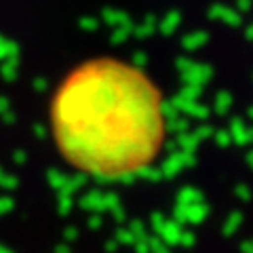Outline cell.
<instances>
[{
  "label": "cell",
  "instance_id": "6da1fadb",
  "mask_svg": "<svg viewBox=\"0 0 253 253\" xmlns=\"http://www.w3.org/2000/svg\"><path fill=\"white\" fill-rule=\"evenodd\" d=\"M61 154L99 177L152 165L165 137L163 101L148 78L118 61H93L61 83L51 104Z\"/></svg>",
  "mask_w": 253,
  "mask_h": 253
}]
</instances>
